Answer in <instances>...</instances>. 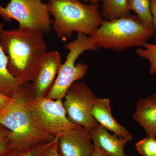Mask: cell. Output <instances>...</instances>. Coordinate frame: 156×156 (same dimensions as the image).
<instances>
[{"instance_id": "17", "label": "cell", "mask_w": 156, "mask_h": 156, "mask_svg": "<svg viewBox=\"0 0 156 156\" xmlns=\"http://www.w3.org/2000/svg\"><path fill=\"white\" fill-rule=\"evenodd\" d=\"M143 47L136 49V53L138 56L148 60L150 64V74L154 75L156 73V44L146 43Z\"/></svg>"}, {"instance_id": "15", "label": "cell", "mask_w": 156, "mask_h": 156, "mask_svg": "<svg viewBox=\"0 0 156 156\" xmlns=\"http://www.w3.org/2000/svg\"><path fill=\"white\" fill-rule=\"evenodd\" d=\"M127 0H102L101 12L103 18L111 20L131 14L127 6Z\"/></svg>"}, {"instance_id": "24", "label": "cell", "mask_w": 156, "mask_h": 156, "mask_svg": "<svg viewBox=\"0 0 156 156\" xmlns=\"http://www.w3.org/2000/svg\"><path fill=\"white\" fill-rule=\"evenodd\" d=\"M92 156H109L106 154H105L102 151L98 148L95 147L94 153Z\"/></svg>"}, {"instance_id": "13", "label": "cell", "mask_w": 156, "mask_h": 156, "mask_svg": "<svg viewBox=\"0 0 156 156\" xmlns=\"http://www.w3.org/2000/svg\"><path fill=\"white\" fill-rule=\"evenodd\" d=\"M92 113L99 125L113 132L120 138H126L132 135L113 116L108 98H98L92 108Z\"/></svg>"}, {"instance_id": "9", "label": "cell", "mask_w": 156, "mask_h": 156, "mask_svg": "<svg viewBox=\"0 0 156 156\" xmlns=\"http://www.w3.org/2000/svg\"><path fill=\"white\" fill-rule=\"evenodd\" d=\"M62 64L58 51L47 52L31 81V91L34 98H40L47 95L54 83Z\"/></svg>"}, {"instance_id": "7", "label": "cell", "mask_w": 156, "mask_h": 156, "mask_svg": "<svg viewBox=\"0 0 156 156\" xmlns=\"http://www.w3.org/2000/svg\"><path fill=\"white\" fill-rule=\"evenodd\" d=\"M62 100L45 96L34 98L32 95L29 99V108L36 125L55 137L80 126L73 124L68 119Z\"/></svg>"}, {"instance_id": "21", "label": "cell", "mask_w": 156, "mask_h": 156, "mask_svg": "<svg viewBox=\"0 0 156 156\" xmlns=\"http://www.w3.org/2000/svg\"><path fill=\"white\" fill-rule=\"evenodd\" d=\"M40 156H61L58 151L57 137H56L52 144Z\"/></svg>"}, {"instance_id": "18", "label": "cell", "mask_w": 156, "mask_h": 156, "mask_svg": "<svg viewBox=\"0 0 156 156\" xmlns=\"http://www.w3.org/2000/svg\"><path fill=\"white\" fill-rule=\"evenodd\" d=\"M54 140L52 142L43 144L28 148L12 150L3 156H40L52 144Z\"/></svg>"}, {"instance_id": "20", "label": "cell", "mask_w": 156, "mask_h": 156, "mask_svg": "<svg viewBox=\"0 0 156 156\" xmlns=\"http://www.w3.org/2000/svg\"><path fill=\"white\" fill-rule=\"evenodd\" d=\"M10 131L0 124V156L5 155L11 151L9 136Z\"/></svg>"}, {"instance_id": "22", "label": "cell", "mask_w": 156, "mask_h": 156, "mask_svg": "<svg viewBox=\"0 0 156 156\" xmlns=\"http://www.w3.org/2000/svg\"><path fill=\"white\" fill-rule=\"evenodd\" d=\"M153 29L156 31V0H150Z\"/></svg>"}, {"instance_id": "5", "label": "cell", "mask_w": 156, "mask_h": 156, "mask_svg": "<svg viewBox=\"0 0 156 156\" xmlns=\"http://www.w3.org/2000/svg\"><path fill=\"white\" fill-rule=\"evenodd\" d=\"M69 50L66 59L59 68L53 86L45 97L51 99L62 100L70 87L87 75L88 65L83 62L75 64L81 54L87 50L96 51L98 49L91 36L83 33H77L76 38L65 44Z\"/></svg>"}, {"instance_id": "2", "label": "cell", "mask_w": 156, "mask_h": 156, "mask_svg": "<svg viewBox=\"0 0 156 156\" xmlns=\"http://www.w3.org/2000/svg\"><path fill=\"white\" fill-rule=\"evenodd\" d=\"M30 82L23 84L9 105L0 112V124L10 131L11 150L23 149L52 142L56 137L36 125L28 105L32 95Z\"/></svg>"}, {"instance_id": "11", "label": "cell", "mask_w": 156, "mask_h": 156, "mask_svg": "<svg viewBox=\"0 0 156 156\" xmlns=\"http://www.w3.org/2000/svg\"><path fill=\"white\" fill-rule=\"evenodd\" d=\"M95 147L100 149L109 156H127L124 147L131 141L133 136L120 138L116 134H110L107 129L99 125L89 131Z\"/></svg>"}, {"instance_id": "4", "label": "cell", "mask_w": 156, "mask_h": 156, "mask_svg": "<svg viewBox=\"0 0 156 156\" xmlns=\"http://www.w3.org/2000/svg\"><path fill=\"white\" fill-rule=\"evenodd\" d=\"M155 34L148 28L136 15L111 20H104L91 36L98 48L117 52L131 47H143Z\"/></svg>"}, {"instance_id": "10", "label": "cell", "mask_w": 156, "mask_h": 156, "mask_svg": "<svg viewBox=\"0 0 156 156\" xmlns=\"http://www.w3.org/2000/svg\"><path fill=\"white\" fill-rule=\"evenodd\" d=\"M57 138L61 156H92L95 151L89 131L81 126L65 131Z\"/></svg>"}, {"instance_id": "6", "label": "cell", "mask_w": 156, "mask_h": 156, "mask_svg": "<svg viewBox=\"0 0 156 156\" xmlns=\"http://www.w3.org/2000/svg\"><path fill=\"white\" fill-rule=\"evenodd\" d=\"M50 15L42 0H10L5 7L0 5V17L5 21L14 20L19 27L44 34L51 30L53 20Z\"/></svg>"}, {"instance_id": "23", "label": "cell", "mask_w": 156, "mask_h": 156, "mask_svg": "<svg viewBox=\"0 0 156 156\" xmlns=\"http://www.w3.org/2000/svg\"><path fill=\"white\" fill-rule=\"evenodd\" d=\"M12 97H9L0 92V112H2L9 105Z\"/></svg>"}, {"instance_id": "26", "label": "cell", "mask_w": 156, "mask_h": 156, "mask_svg": "<svg viewBox=\"0 0 156 156\" xmlns=\"http://www.w3.org/2000/svg\"><path fill=\"white\" fill-rule=\"evenodd\" d=\"M155 44H156V34L155 35Z\"/></svg>"}, {"instance_id": "27", "label": "cell", "mask_w": 156, "mask_h": 156, "mask_svg": "<svg viewBox=\"0 0 156 156\" xmlns=\"http://www.w3.org/2000/svg\"><path fill=\"white\" fill-rule=\"evenodd\" d=\"M154 156H156V154L155 155H154Z\"/></svg>"}, {"instance_id": "8", "label": "cell", "mask_w": 156, "mask_h": 156, "mask_svg": "<svg viewBox=\"0 0 156 156\" xmlns=\"http://www.w3.org/2000/svg\"><path fill=\"white\" fill-rule=\"evenodd\" d=\"M63 105L71 122L90 131L99 125L92 113L98 98L84 82H76L70 87Z\"/></svg>"}, {"instance_id": "19", "label": "cell", "mask_w": 156, "mask_h": 156, "mask_svg": "<svg viewBox=\"0 0 156 156\" xmlns=\"http://www.w3.org/2000/svg\"><path fill=\"white\" fill-rule=\"evenodd\" d=\"M135 147L142 156H154L156 154V138L147 136L136 142Z\"/></svg>"}, {"instance_id": "1", "label": "cell", "mask_w": 156, "mask_h": 156, "mask_svg": "<svg viewBox=\"0 0 156 156\" xmlns=\"http://www.w3.org/2000/svg\"><path fill=\"white\" fill-rule=\"evenodd\" d=\"M0 46L9 58L10 73L26 82L32 80L47 53L44 34L19 27L2 30Z\"/></svg>"}, {"instance_id": "16", "label": "cell", "mask_w": 156, "mask_h": 156, "mask_svg": "<svg viewBox=\"0 0 156 156\" xmlns=\"http://www.w3.org/2000/svg\"><path fill=\"white\" fill-rule=\"evenodd\" d=\"M127 3L128 9L134 11L148 28L153 30L150 0H127Z\"/></svg>"}, {"instance_id": "12", "label": "cell", "mask_w": 156, "mask_h": 156, "mask_svg": "<svg viewBox=\"0 0 156 156\" xmlns=\"http://www.w3.org/2000/svg\"><path fill=\"white\" fill-rule=\"evenodd\" d=\"M133 118L143 128L147 136L156 138V94L137 101Z\"/></svg>"}, {"instance_id": "25", "label": "cell", "mask_w": 156, "mask_h": 156, "mask_svg": "<svg viewBox=\"0 0 156 156\" xmlns=\"http://www.w3.org/2000/svg\"><path fill=\"white\" fill-rule=\"evenodd\" d=\"M83 2L88 4H98L102 0H80Z\"/></svg>"}, {"instance_id": "14", "label": "cell", "mask_w": 156, "mask_h": 156, "mask_svg": "<svg viewBox=\"0 0 156 156\" xmlns=\"http://www.w3.org/2000/svg\"><path fill=\"white\" fill-rule=\"evenodd\" d=\"M4 26V23H0V32ZM8 56L0 46V92L12 97L23 84L27 82L12 75L8 69Z\"/></svg>"}, {"instance_id": "3", "label": "cell", "mask_w": 156, "mask_h": 156, "mask_svg": "<svg viewBox=\"0 0 156 156\" xmlns=\"http://www.w3.org/2000/svg\"><path fill=\"white\" fill-rule=\"evenodd\" d=\"M52 27L58 38H69L73 32L92 36L104 19L98 4H88L80 0H47Z\"/></svg>"}]
</instances>
